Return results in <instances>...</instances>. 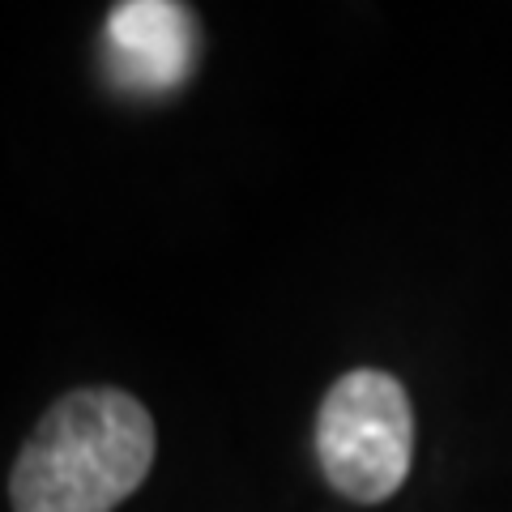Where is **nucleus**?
<instances>
[{
    "label": "nucleus",
    "mask_w": 512,
    "mask_h": 512,
    "mask_svg": "<svg viewBox=\"0 0 512 512\" xmlns=\"http://www.w3.org/2000/svg\"><path fill=\"white\" fill-rule=\"evenodd\" d=\"M107 64L120 90H180L197 69V13L171 0H124L107 18Z\"/></svg>",
    "instance_id": "nucleus-3"
},
{
    "label": "nucleus",
    "mask_w": 512,
    "mask_h": 512,
    "mask_svg": "<svg viewBox=\"0 0 512 512\" xmlns=\"http://www.w3.org/2000/svg\"><path fill=\"white\" fill-rule=\"evenodd\" d=\"M316 457L329 487L355 504L402 491L414 457V410L402 380L380 367L346 372L320 402Z\"/></svg>",
    "instance_id": "nucleus-2"
},
{
    "label": "nucleus",
    "mask_w": 512,
    "mask_h": 512,
    "mask_svg": "<svg viewBox=\"0 0 512 512\" xmlns=\"http://www.w3.org/2000/svg\"><path fill=\"white\" fill-rule=\"evenodd\" d=\"M158 431L133 393L73 389L39 419L13 461V512H116L154 466Z\"/></svg>",
    "instance_id": "nucleus-1"
}]
</instances>
